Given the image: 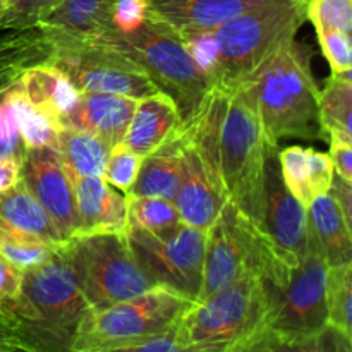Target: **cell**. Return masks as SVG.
<instances>
[{"label": "cell", "instance_id": "1", "mask_svg": "<svg viewBox=\"0 0 352 352\" xmlns=\"http://www.w3.org/2000/svg\"><path fill=\"white\" fill-rule=\"evenodd\" d=\"M64 243L40 267L23 274L21 294L0 306L19 327L24 344L40 352H72L79 323L89 311Z\"/></svg>", "mask_w": 352, "mask_h": 352}, {"label": "cell", "instance_id": "2", "mask_svg": "<svg viewBox=\"0 0 352 352\" xmlns=\"http://www.w3.org/2000/svg\"><path fill=\"white\" fill-rule=\"evenodd\" d=\"M313 50L287 41L250 79L261 126L268 143L284 140H325L320 126L318 96L311 71Z\"/></svg>", "mask_w": 352, "mask_h": 352}, {"label": "cell", "instance_id": "3", "mask_svg": "<svg viewBox=\"0 0 352 352\" xmlns=\"http://www.w3.org/2000/svg\"><path fill=\"white\" fill-rule=\"evenodd\" d=\"M86 40L109 47L134 62L151 79L158 91L174 100L182 122L198 112L213 88L210 79L189 55L182 38L150 14L140 28L129 33L102 31Z\"/></svg>", "mask_w": 352, "mask_h": 352}, {"label": "cell", "instance_id": "4", "mask_svg": "<svg viewBox=\"0 0 352 352\" xmlns=\"http://www.w3.org/2000/svg\"><path fill=\"white\" fill-rule=\"evenodd\" d=\"M305 21L306 3L268 0L213 30L217 45L213 86L229 91L250 81L275 52L294 40Z\"/></svg>", "mask_w": 352, "mask_h": 352}, {"label": "cell", "instance_id": "5", "mask_svg": "<svg viewBox=\"0 0 352 352\" xmlns=\"http://www.w3.org/2000/svg\"><path fill=\"white\" fill-rule=\"evenodd\" d=\"M268 143L250 82L229 89L217 133V158L227 201L254 222L263 188Z\"/></svg>", "mask_w": 352, "mask_h": 352}, {"label": "cell", "instance_id": "6", "mask_svg": "<svg viewBox=\"0 0 352 352\" xmlns=\"http://www.w3.org/2000/svg\"><path fill=\"white\" fill-rule=\"evenodd\" d=\"M291 268L272 250L253 220L227 201L206 230L205 265L198 301L248 277H258L263 284L275 285L287 277Z\"/></svg>", "mask_w": 352, "mask_h": 352}, {"label": "cell", "instance_id": "7", "mask_svg": "<svg viewBox=\"0 0 352 352\" xmlns=\"http://www.w3.org/2000/svg\"><path fill=\"white\" fill-rule=\"evenodd\" d=\"M267 294L258 277H248L203 301H196L175 323L191 352H227L265 325Z\"/></svg>", "mask_w": 352, "mask_h": 352}, {"label": "cell", "instance_id": "8", "mask_svg": "<svg viewBox=\"0 0 352 352\" xmlns=\"http://www.w3.org/2000/svg\"><path fill=\"white\" fill-rule=\"evenodd\" d=\"M191 305L184 296L155 285L109 308L89 309L79 323L72 352H98L143 342L172 329Z\"/></svg>", "mask_w": 352, "mask_h": 352}, {"label": "cell", "instance_id": "9", "mask_svg": "<svg viewBox=\"0 0 352 352\" xmlns=\"http://www.w3.org/2000/svg\"><path fill=\"white\" fill-rule=\"evenodd\" d=\"M64 251L91 309L109 308L155 287L134 260L126 232L78 234L64 241Z\"/></svg>", "mask_w": 352, "mask_h": 352}, {"label": "cell", "instance_id": "10", "mask_svg": "<svg viewBox=\"0 0 352 352\" xmlns=\"http://www.w3.org/2000/svg\"><path fill=\"white\" fill-rule=\"evenodd\" d=\"M126 237L134 260L151 284L170 289L192 302L198 301L206 230L179 222L160 232L127 227Z\"/></svg>", "mask_w": 352, "mask_h": 352}, {"label": "cell", "instance_id": "11", "mask_svg": "<svg viewBox=\"0 0 352 352\" xmlns=\"http://www.w3.org/2000/svg\"><path fill=\"white\" fill-rule=\"evenodd\" d=\"M327 274L325 258L308 232V251L287 277L275 285L261 282L268 302L263 327L289 337L322 332L329 325Z\"/></svg>", "mask_w": 352, "mask_h": 352}, {"label": "cell", "instance_id": "12", "mask_svg": "<svg viewBox=\"0 0 352 352\" xmlns=\"http://www.w3.org/2000/svg\"><path fill=\"white\" fill-rule=\"evenodd\" d=\"M52 64L81 93H112L141 100L158 93L134 62L95 41H55Z\"/></svg>", "mask_w": 352, "mask_h": 352}, {"label": "cell", "instance_id": "13", "mask_svg": "<svg viewBox=\"0 0 352 352\" xmlns=\"http://www.w3.org/2000/svg\"><path fill=\"white\" fill-rule=\"evenodd\" d=\"M278 146L267 157L254 226L282 261L296 267L308 251V212L285 188L278 167Z\"/></svg>", "mask_w": 352, "mask_h": 352}, {"label": "cell", "instance_id": "14", "mask_svg": "<svg viewBox=\"0 0 352 352\" xmlns=\"http://www.w3.org/2000/svg\"><path fill=\"white\" fill-rule=\"evenodd\" d=\"M54 54V40L41 26L0 31V158L23 160L26 150L14 117V91L26 69L50 62Z\"/></svg>", "mask_w": 352, "mask_h": 352}, {"label": "cell", "instance_id": "15", "mask_svg": "<svg viewBox=\"0 0 352 352\" xmlns=\"http://www.w3.org/2000/svg\"><path fill=\"white\" fill-rule=\"evenodd\" d=\"M21 181L43 206L62 239H71L78 232L79 219L74 189L65 174L57 148L47 146L24 151Z\"/></svg>", "mask_w": 352, "mask_h": 352}, {"label": "cell", "instance_id": "16", "mask_svg": "<svg viewBox=\"0 0 352 352\" xmlns=\"http://www.w3.org/2000/svg\"><path fill=\"white\" fill-rule=\"evenodd\" d=\"M184 134L182 148V175L174 203L181 222L196 229L208 230L227 203L220 172L210 164L205 155Z\"/></svg>", "mask_w": 352, "mask_h": 352}, {"label": "cell", "instance_id": "17", "mask_svg": "<svg viewBox=\"0 0 352 352\" xmlns=\"http://www.w3.org/2000/svg\"><path fill=\"white\" fill-rule=\"evenodd\" d=\"M268 0H150V16L179 36L205 33Z\"/></svg>", "mask_w": 352, "mask_h": 352}, {"label": "cell", "instance_id": "18", "mask_svg": "<svg viewBox=\"0 0 352 352\" xmlns=\"http://www.w3.org/2000/svg\"><path fill=\"white\" fill-rule=\"evenodd\" d=\"M78 210V234L126 232L127 196L120 195L103 179L79 177L71 181Z\"/></svg>", "mask_w": 352, "mask_h": 352}, {"label": "cell", "instance_id": "19", "mask_svg": "<svg viewBox=\"0 0 352 352\" xmlns=\"http://www.w3.org/2000/svg\"><path fill=\"white\" fill-rule=\"evenodd\" d=\"M138 100L112 93H82L78 105L62 120V127L88 131L110 148L122 143Z\"/></svg>", "mask_w": 352, "mask_h": 352}, {"label": "cell", "instance_id": "20", "mask_svg": "<svg viewBox=\"0 0 352 352\" xmlns=\"http://www.w3.org/2000/svg\"><path fill=\"white\" fill-rule=\"evenodd\" d=\"M181 124L182 117L174 100L158 91L138 100L120 144L143 158L164 144Z\"/></svg>", "mask_w": 352, "mask_h": 352}, {"label": "cell", "instance_id": "21", "mask_svg": "<svg viewBox=\"0 0 352 352\" xmlns=\"http://www.w3.org/2000/svg\"><path fill=\"white\" fill-rule=\"evenodd\" d=\"M182 124L164 144L143 157L133 188L126 196H155L174 199L182 175Z\"/></svg>", "mask_w": 352, "mask_h": 352}, {"label": "cell", "instance_id": "22", "mask_svg": "<svg viewBox=\"0 0 352 352\" xmlns=\"http://www.w3.org/2000/svg\"><path fill=\"white\" fill-rule=\"evenodd\" d=\"M308 212V232L325 258L327 267L352 263V227L329 192L313 198Z\"/></svg>", "mask_w": 352, "mask_h": 352}, {"label": "cell", "instance_id": "23", "mask_svg": "<svg viewBox=\"0 0 352 352\" xmlns=\"http://www.w3.org/2000/svg\"><path fill=\"white\" fill-rule=\"evenodd\" d=\"M227 352H352V339L333 327L306 337H289L260 327Z\"/></svg>", "mask_w": 352, "mask_h": 352}, {"label": "cell", "instance_id": "24", "mask_svg": "<svg viewBox=\"0 0 352 352\" xmlns=\"http://www.w3.org/2000/svg\"><path fill=\"white\" fill-rule=\"evenodd\" d=\"M0 222L50 244L64 243L55 223L23 181L0 195Z\"/></svg>", "mask_w": 352, "mask_h": 352}, {"label": "cell", "instance_id": "25", "mask_svg": "<svg viewBox=\"0 0 352 352\" xmlns=\"http://www.w3.org/2000/svg\"><path fill=\"white\" fill-rule=\"evenodd\" d=\"M112 148L95 134L74 127H62L57 136V151L71 181L103 175Z\"/></svg>", "mask_w": 352, "mask_h": 352}, {"label": "cell", "instance_id": "26", "mask_svg": "<svg viewBox=\"0 0 352 352\" xmlns=\"http://www.w3.org/2000/svg\"><path fill=\"white\" fill-rule=\"evenodd\" d=\"M113 2L116 0H64L40 26L55 41L86 40L98 31Z\"/></svg>", "mask_w": 352, "mask_h": 352}, {"label": "cell", "instance_id": "27", "mask_svg": "<svg viewBox=\"0 0 352 352\" xmlns=\"http://www.w3.org/2000/svg\"><path fill=\"white\" fill-rule=\"evenodd\" d=\"M320 126L325 136L352 143L351 74H332L318 96Z\"/></svg>", "mask_w": 352, "mask_h": 352}, {"label": "cell", "instance_id": "28", "mask_svg": "<svg viewBox=\"0 0 352 352\" xmlns=\"http://www.w3.org/2000/svg\"><path fill=\"white\" fill-rule=\"evenodd\" d=\"M60 244H50L31 234L10 229L0 222V256L24 274L54 256Z\"/></svg>", "mask_w": 352, "mask_h": 352}, {"label": "cell", "instance_id": "29", "mask_svg": "<svg viewBox=\"0 0 352 352\" xmlns=\"http://www.w3.org/2000/svg\"><path fill=\"white\" fill-rule=\"evenodd\" d=\"M14 117H16L17 131L19 138L23 141L24 150H34V148H57V136L58 127L38 112L33 105L26 100L21 85L17 86L12 96Z\"/></svg>", "mask_w": 352, "mask_h": 352}, {"label": "cell", "instance_id": "30", "mask_svg": "<svg viewBox=\"0 0 352 352\" xmlns=\"http://www.w3.org/2000/svg\"><path fill=\"white\" fill-rule=\"evenodd\" d=\"M352 263L329 268L327 274V313L329 325L352 339Z\"/></svg>", "mask_w": 352, "mask_h": 352}, {"label": "cell", "instance_id": "31", "mask_svg": "<svg viewBox=\"0 0 352 352\" xmlns=\"http://www.w3.org/2000/svg\"><path fill=\"white\" fill-rule=\"evenodd\" d=\"M181 222L170 199L155 196H127V227L160 232Z\"/></svg>", "mask_w": 352, "mask_h": 352}, {"label": "cell", "instance_id": "32", "mask_svg": "<svg viewBox=\"0 0 352 352\" xmlns=\"http://www.w3.org/2000/svg\"><path fill=\"white\" fill-rule=\"evenodd\" d=\"M64 72L55 67L52 62H43V64L33 65L26 69L21 76V89L28 102L47 116L52 120V105H54V96L57 91V85ZM54 122V120H52Z\"/></svg>", "mask_w": 352, "mask_h": 352}, {"label": "cell", "instance_id": "33", "mask_svg": "<svg viewBox=\"0 0 352 352\" xmlns=\"http://www.w3.org/2000/svg\"><path fill=\"white\" fill-rule=\"evenodd\" d=\"M277 157L285 188L308 208L309 203L313 201L311 189H309L308 148L287 146L284 150H278Z\"/></svg>", "mask_w": 352, "mask_h": 352}, {"label": "cell", "instance_id": "34", "mask_svg": "<svg viewBox=\"0 0 352 352\" xmlns=\"http://www.w3.org/2000/svg\"><path fill=\"white\" fill-rule=\"evenodd\" d=\"M306 21H311L316 33L352 30V0H308Z\"/></svg>", "mask_w": 352, "mask_h": 352}, {"label": "cell", "instance_id": "35", "mask_svg": "<svg viewBox=\"0 0 352 352\" xmlns=\"http://www.w3.org/2000/svg\"><path fill=\"white\" fill-rule=\"evenodd\" d=\"M64 0H10L0 17V31L40 26Z\"/></svg>", "mask_w": 352, "mask_h": 352}, {"label": "cell", "instance_id": "36", "mask_svg": "<svg viewBox=\"0 0 352 352\" xmlns=\"http://www.w3.org/2000/svg\"><path fill=\"white\" fill-rule=\"evenodd\" d=\"M148 14H150V0H116L107 10L102 26L96 33L102 31L129 33L146 21Z\"/></svg>", "mask_w": 352, "mask_h": 352}, {"label": "cell", "instance_id": "37", "mask_svg": "<svg viewBox=\"0 0 352 352\" xmlns=\"http://www.w3.org/2000/svg\"><path fill=\"white\" fill-rule=\"evenodd\" d=\"M141 162H143V158L140 155L127 150L124 144H117L110 150L109 160H107L105 170H103V179L112 188L127 195L133 188L134 181H136Z\"/></svg>", "mask_w": 352, "mask_h": 352}, {"label": "cell", "instance_id": "38", "mask_svg": "<svg viewBox=\"0 0 352 352\" xmlns=\"http://www.w3.org/2000/svg\"><path fill=\"white\" fill-rule=\"evenodd\" d=\"M320 48L329 62L332 74H351L352 41L351 33L342 31H322L316 33Z\"/></svg>", "mask_w": 352, "mask_h": 352}, {"label": "cell", "instance_id": "39", "mask_svg": "<svg viewBox=\"0 0 352 352\" xmlns=\"http://www.w3.org/2000/svg\"><path fill=\"white\" fill-rule=\"evenodd\" d=\"M308 164H309V189L313 198L318 195L329 192L332 179L336 175L333 164L329 153L316 151L315 148H308Z\"/></svg>", "mask_w": 352, "mask_h": 352}, {"label": "cell", "instance_id": "40", "mask_svg": "<svg viewBox=\"0 0 352 352\" xmlns=\"http://www.w3.org/2000/svg\"><path fill=\"white\" fill-rule=\"evenodd\" d=\"M98 352H191L188 346L179 339L175 325L168 329L167 332L155 336L151 339L143 340V342L131 344V346L116 347V349H107Z\"/></svg>", "mask_w": 352, "mask_h": 352}, {"label": "cell", "instance_id": "41", "mask_svg": "<svg viewBox=\"0 0 352 352\" xmlns=\"http://www.w3.org/2000/svg\"><path fill=\"white\" fill-rule=\"evenodd\" d=\"M21 284L23 274L0 256V306L17 299L21 294Z\"/></svg>", "mask_w": 352, "mask_h": 352}, {"label": "cell", "instance_id": "42", "mask_svg": "<svg viewBox=\"0 0 352 352\" xmlns=\"http://www.w3.org/2000/svg\"><path fill=\"white\" fill-rule=\"evenodd\" d=\"M330 140V160L333 164V170L339 177L346 179L352 182V143L347 141L336 140V138H329Z\"/></svg>", "mask_w": 352, "mask_h": 352}, {"label": "cell", "instance_id": "43", "mask_svg": "<svg viewBox=\"0 0 352 352\" xmlns=\"http://www.w3.org/2000/svg\"><path fill=\"white\" fill-rule=\"evenodd\" d=\"M329 195L332 196V199L342 212L344 219L352 227V182L336 174L332 179V184H330Z\"/></svg>", "mask_w": 352, "mask_h": 352}, {"label": "cell", "instance_id": "44", "mask_svg": "<svg viewBox=\"0 0 352 352\" xmlns=\"http://www.w3.org/2000/svg\"><path fill=\"white\" fill-rule=\"evenodd\" d=\"M21 181V160L14 157L0 158V195Z\"/></svg>", "mask_w": 352, "mask_h": 352}, {"label": "cell", "instance_id": "45", "mask_svg": "<svg viewBox=\"0 0 352 352\" xmlns=\"http://www.w3.org/2000/svg\"><path fill=\"white\" fill-rule=\"evenodd\" d=\"M21 344H24V340L21 337L19 327L16 325L14 320H10L9 316L0 313V349L21 346Z\"/></svg>", "mask_w": 352, "mask_h": 352}, {"label": "cell", "instance_id": "46", "mask_svg": "<svg viewBox=\"0 0 352 352\" xmlns=\"http://www.w3.org/2000/svg\"><path fill=\"white\" fill-rule=\"evenodd\" d=\"M0 352H40L33 347L26 346V344H21V346H14V347H7V349H0Z\"/></svg>", "mask_w": 352, "mask_h": 352}, {"label": "cell", "instance_id": "47", "mask_svg": "<svg viewBox=\"0 0 352 352\" xmlns=\"http://www.w3.org/2000/svg\"><path fill=\"white\" fill-rule=\"evenodd\" d=\"M9 2H10V0H0V17H2V14L6 12V9H7V6H9Z\"/></svg>", "mask_w": 352, "mask_h": 352}, {"label": "cell", "instance_id": "48", "mask_svg": "<svg viewBox=\"0 0 352 352\" xmlns=\"http://www.w3.org/2000/svg\"><path fill=\"white\" fill-rule=\"evenodd\" d=\"M299 2H302V3H308V0H299Z\"/></svg>", "mask_w": 352, "mask_h": 352}]
</instances>
